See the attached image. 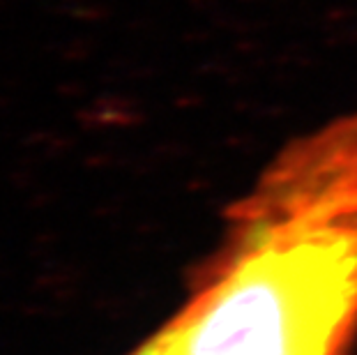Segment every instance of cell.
Here are the masks:
<instances>
[{"mask_svg": "<svg viewBox=\"0 0 357 355\" xmlns=\"http://www.w3.org/2000/svg\"><path fill=\"white\" fill-rule=\"evenodd\" d=\"M173 355H353L357 111L288 139L226 208L178 312Z\"/></svg>", "mask_w": 357, "mask_h": 355, "instance_id": "1", "label": "cell"}, {"mask_svg": "<svg viewBox=\"0 0 357 355\" xmlns=\"http://www.w3.org/2000/svg\"><path fill=\"white\" fill-rule=\"evenodd\" d=\"M127 355H173L171 349V337L166 326H159L146 342H141L136 349H132Z\"/></svg>", "mask_w": 357, "mask_h": 355, "instance_id": "2", "label": "cell"}]
</instances>
